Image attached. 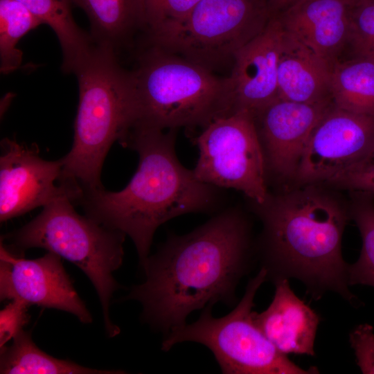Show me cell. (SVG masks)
Segmentation results:
<instances>
[{"label":"cell","mask_w":374,"mask_h":374,"mask_svg":"<svg viewBox=\"0 0 374 374\" xmlns=\"http://www.w3.org/2000/svg\"><path fill=\"white\" fill-rule=\"evenodd\" d=\"M251 249L247 218L235 208L224 209L190 233L170 235L149 256L145 280L127 299L139 302L145 321L166 335L195 310L233 304L251 266Z\"/></svg>","instance_id":"cell-1"},{"label":"cell","mask_w":374,"mask_h":374,"mask_svg":"<svg viewBox=\"0 0 374 374\" xmlns=\"http://www.w3.org/2000/svg\"><path fill=\"white\" fill-rule=\"evenodd\" d=\"M176 130L134 127L121 144L139 156L129 184L118 192L82 189L75 202L87 216L128 235L141 267L161 224L184 214L211 212L221 201L220 188L201 181L179 162Z\"/></svg>","instance_id":"cell-2"},{"label":"cell","mask_w":374,"mask_h":374,"mask_svg":"<svg viewBox=\"0 0 374 374\" xmlns=\"http://www.w3.org/2000/svg\"><path fill=\"white\" fill-rule=\"evenodd\" d=\"M252 204L262 223L259 249L267 280L296 278L315 299L332 292L357 301L341 252L348 205L315 184L269 193L262 203Z\"/></svg>","instance_id":"cell-3"},{"label":"cell","mask_w":374,"mask_h":374,"mask_svg":"<svg viewBox=\"0 0 374 374\" xmlns=\"http://www.w3.org/2000/svg\"><path fill=\"white\" fill-rule=\"evenodd\" d=\"M79 103L73 143L62 161L59 183L81 189L103 188L100 173L112 145H121L137 120L131 71L121 67L112 48L94 45L75 72Z\"/></svg>","instance_id":"cell-4"},{"label":"cell","mask_w":374,"mask_h":374,"mask_svg":"<svg viewBox=\"0 0 374 374\" xmlns=\"http://www.w3.org/2000/svg\"><path fill=\"white\" fill-rule=\"evenodd\" d=\"M131 73L137 108L134 127L204 128L232 113L228 77L156 45L141 54Z\"/></svg>","instance_id":"cell-5"},{"label":"cell","mask_w":374,"mask_h":374,"mask_svg":"<svg viewBox=\"0 0 374 374\" xmlns=\"http://www.w3.org/2000/svg\"><path fill=\"white\" fill-rule=\"evenodd\" d=\"M70 196H60L21 228L6 235L19 249L42 248L78 267L98 295L105 328L113 337L120 328L109 317L112 294L118 288L113 272L121 265L125 234L78 214Z\"/></svg>","instance_id":"cell-6"},{"label":"cell","mask_w":374,"mask_h":374,"mask_svg":"<svg viewBox=\"0 0 374 374\" xmlns=\"http://www.w3.org/2000/svg\"><path fill=\"white\" fill-rule=\"evenodd\" d=\"M260 267L251 278L244 294L226 315L215 318L212 307L202 310L199 319L165 335L163 351L184 342H195L208 348L224 374H308L319 373L315 367L305 370L281 353L265 336L253 320L254 299L267 280Z\"/></svg>","instance_id":"cell-7"},{"label":"cell","mask_w":374,"mask_h":374,"mask_svg":"<svg viewBox=\"0 0 374 374\" xmlns=\"http://www.w3.org/2000/svg\"><path fill=\"white\" fill-rule=\"evenodd\" d=\"M268 0H201L182 21L150 33L151 44L211 71L266 27Z\"/></svg>","instance_id":"cell-8"},{"label":"cell","mask_w":374,"mask_h":374,"mask_svg":"<svg viewBox=\"0 0 374 374\" xmlns=\"http://www.w3.org/2000/svg\"><path fill=\"white\" fill-rule=\"evenodd\" d=\"M195 143L199 154L193 170L199 180L239 190L253 204L265 200L267 168L251 112L240 110L215 120Z\"/></svg>","instance_id":"cell-9"},{"label":"cell","mask_w":374,"mask_h":374,"mask_svg":"<svg viewBox=\"0 0 374 374\" xmlns=\"http://www.w3.org/2000/svg\"><path fill=\"white\" fill-rule=\"evenodd\" d=\"M374 149V116L333 104L312 130L294 181L324 184L365 158Z\"/></svg>","instance_id":"cell-10"},{"label":"cell","mask_w":374,"mask_h":374,"mask_svg":"<svg viewBox=\"0 0 374 374\" xmlns=\"http://www.w3.org/2000/svg\"><path fill=\"white\" fill-rule=\"evenodd\" d=\"M0 157V220L6 222L67 195L74 202L80 190L59 181L61 159L47 161L37 148L3 139Z\"/></svg>","instance_id":"cell-11"},{"label":"cell","mask_w":374,"mask_h":374,"mask_svg":"<svg viewBox=\"0 0 374 374\" xmlns=\"http://www.w3.org/2000/svg\"><path fill=\"white\" fill-rule=\"evenodd\" d=\"M0 298L66 311L84 323L92 321L61 257L51 251L36 259H26L14 254L1 242Z\"/></svg>","instance_id":"cell-12"},{"label":"cell","mask_w":374,"mask_h":374,"mask_svg":"<svg viewBox=\"0 0 374 374\" xmlns=\"http://www.w3.org/2000/svg\"><path fill=\"white\" fill-rule=\"evenodd\" d=\"M333 104L332 99L303 103L278 98L254 116L267 173L294 179L312 130Z\"/></svg>","instance_id":"cell-13"},{"label":"cell","mask_w":374,"mask_h":374,"mask_svg":"<svg viewBox=\"0 0 374 374\" xmlns=\"http://www.w3.org/2000/svg\"><path fill=\"white\" fill-rule=\"evenodd\" d=\"M284 33L278 16L272 15L263 30L235 53L228 77L231 114L247 110L255 116L278 98V62Z\"/></svg>","instance_id":"cell-14"},{"label":"cell","mask_w":374,"mask_h":374,"mask_svg":"<svg viewBox=\"0 0 374 374\" xmlns=\"http://www.w3.org/2000/svg\"><path fill=\"white\" fill-rule=\"evenodd\" d=\"M284 29L332 67L348 45L349 6L342 0H297L276 14Z\"/></svg>","instance_id":"cell-15"},{"label":"cell","mask_w":374,"mask_h":374,"mask_svg":"<svg viewBox=\"0 0 374 374\" xmlns=\"http://www.w3.org/2000/svg\"><path fill=\"white\" fill-rule=\"evenodd\" d=\"M274 284L269 305L260 313L253 312L255 323L281 353L314 356L320 317L294 294L288 279Z\"/></svg>","instance_id":"cell-16"},{"label":"cell","mask_w":374,"mask_h":374,"mask_svg":"<svg viewBox=\"0 0 374 374\" xmlns=\"http://www.w3.org/2000/svg\"><path fill=\"white\" fill-rule=\"evenodd\" d=\"M284 30L278 71V98L303 103L332 99L333 67Z\"/></svg>","instance_id":"cell-17"},{"label":"cell","mask_w":374,"mask_h":374,"mask_svg":"<svg viewBox=\"0 0 374 374\" xmlns=\"http://www.w3.org/2000/svg\"><path fill=\"white\" fill-rule=\"evenodd\" d=\"M87 14L95 44L116 52L135 30L146 28L144 0H71Z\"/></svg>","instance_id":"cell-18"},{"label":"cell","mask_w":374,"mask_h":374,"mask_svg":"<svg viewBox=\"0 0 374 374\" xmlns=\"http://www.w3.org/2000/svg\"><path fill=\"white\" fill-rule=\"evenodd\" d=\"M17 1L55 32L63 54L62 70L66 73H75L90 53L94 42L91 35L75 23L71 12V0Z\"/></svg>","instance_id":"cell-19"},{"label":"cell","mask_w":374,"mask_h":374,"mask_svg":"<svg viewBox=\"0 0 374 374\" xmlns=\"http://www.w3.org/2000/svg\"><path fill=\"white\" fill-rule=\"evenodd\" d=\"M0 373L6 374H115L121 371H102L55 358L41 350L30 333L21 330L10 346L1 348Z\"/></svg>","instance_id":"cell-20"},{"label":"cell","mask_w":374,"mask_h":374,"mask_svg":"<svg viewBox=\"0 0 374 374\" xmlns=\"http://www.w3.org/2000/svg\"><path fill=\"white\" fill-rule=\"evenodd\" d=\"M331 95L340 108L374 116V60L338 61L332 71Z\"/></svg>","instance_id":"cell-21"},{"label":"cell","mask_w":374,"mask_h":374,"mask_svg":"<svg viewBox=\"0 0 374 374\" xmlns=\"http://www.w3.org/2000/svg\"><path fill=\"white\" fill-rule=\"evenodd\" d=\"M351 193L350 217L359 231L362 247L357 260L348 264V283L374 287V194Z\"/></svg>","instance_id":"cell-22"},{"label":"cell","mask_w":374,"mask_h":374,"mask_svg":"<svg viewBox=\"0 0 374 374\" xmlns=\"http://www.w3.org/2000/svg\"><path fill=\"white\" fill-rule=\"evenodd\" d=\"M42 24L17 0H0V71L3 74L18 69L22 51L17 48L19 39Z\"/></svg>","instance_id":"cell-23"},{"label":"cell","mask_w":374,"mask_h":374,"mask_svg":"<svg viewBox=\"0 0 374 374\" xmlns=\"http://www.w3.org/2000/svg\"><path fill=\"white\" fill-rule=\"evenodd\" d=\"M348 45L354 57L374 60V0H362L349 6Z\"/></svg>","instance_id":"cell-24"},{"label":"cell","mask_w":374,"mask_h":374,"mask_svg":"<svg viewBox=\"0 0 374 374\" xmlns=\"http://www.w3.org/2000/svg\"><path fill=\"white\" fill-rule=\"evenodd\" d=\"M201 0H144L146 28L160 31L186 18Z\"/></svg>","instance_id":"cell-25"},{"label":"cell","mask_w":374,"mask_h":374,"mask_svg":"<svg viewBox=\"0 0 374 374\" xmlns=\"http://www.w3.org/2000/svg\"><path fill=\"white\" fill-rule=\"evenodd\" d=\"M329 186L374 194V149L362 161L324 184Z\"/></svg>","instance_id":"cell-26"},{"label":"cell","mask_w":374,"mask_h":374,"mask_svg":"<svg viewBox=\"0 0 374 374\" xmlns=\"http://www.w3.org/2000/svg\"><path fill=\"white\" fill-rule=\"evenodd\" d=\"M357 366L364 374H374V331L368 323L356 326L349 335Z\"/></svg>","instance_id":"cell-27"},{"label":"cell","mask_w":374,"mask_h":374,"mask_svg":"<svg viewBox=\"0 0 374 374\" xmlns=\"http://www.w3.org/2000/svg\"><path fill=\"white\" fill-rule=\"evenodd\" d=\"M28 305L23 301L12 300L0 312V347L14 339L27 323Z\"/></svg>","instance_id":"cell-28"},{"label":"cell","mask_w":374,"mask_h":374,"mask_svg":"<svg viewBox=\"0 0 374 374\" xmlns=\"http://www.w3.org/2000/svg\"><path fill=\"white\" fill-rule=\"evenodd\" d=\"M296 1L297 0H268V3L271 14L272 15H274L284 11Z\"/></svg>","instance_id":"cell-29"},{"label":"cell","mask_w":374,"mask_h":374,"mask_svg":"<svg viewBox=\"0 0 374 374\" xmlns=\"http://www.w3.org/2000/svg\"><path fill=\"white\" fill-rule=\"evenodd\" d=\"M342 1H344L346 3H347L348 6H353L361 1L362 0H342Z\"/></svg>","instance_id":"cell-30"}]
</instances>
